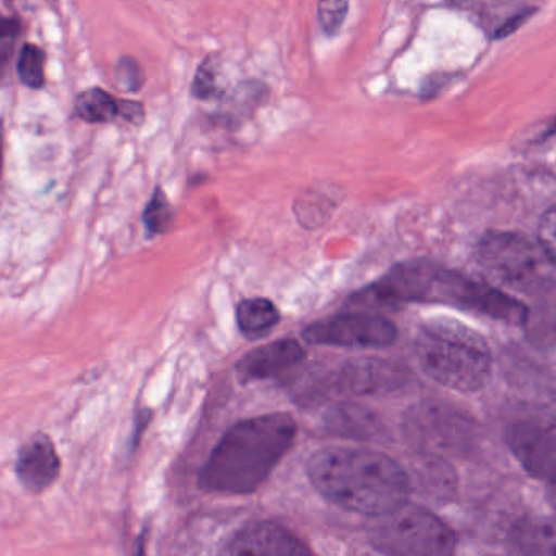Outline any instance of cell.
Returning <instances> with one entry per match:
<instances>
[{
	"label": "cell",
	"mask_w": 556,
	"mask_h": 556,
	"mask_svg": "<svg viewBox=\"0 0 556 556\" xmlns=\"http://www.w3.org/2000/svg\"><path fill=\"white\" fill-rule=\"evenodd\" d=\"M531 15V12L526 13H519V15H516L515 18L511 20V22L508 23V25L503 26L502 29L498 31L500 38L502 36L509 35V33L515 31L518 26H521V23L525 22L528 16Z\"/></svg>",
	"instance_id": "26"
},
{
	"label": "cell",
	"mask_w": 556,
	"mask_h": 556,
	"mask_svg": "<svg viewBox=\"0 0 556 556\" xmlns=\"http://www.w3.org/2000/svg\"><path fill=\"white\" fill-rule=\"evenodd\" d=\"M15 473L20 485L29 493H42L58 480L61 459L48 434H35L23 444L16 457Z\"/></svg>",
	"instance_id": "12"
},
{
	"label": "cell",
	"mask_w": 556,
	"mask_h": 556,
	"mask_svg": "<svg viewBox=\"0 0 556 556\" xmlns=\"http://www.w3.org/2000/svg\"><path fill=\"white\" fill-rule=\"evenodd\" d=\"M392 320L369 313H343L316 320L303 329V339L311 345L339 349H388L397 340Z\"/></svg>",
	"instance_id": "8"
},
{
	"label": "cell",
	"mask_w": 556,
	"mask_h": 556,
	"mask_svg": "<svg viewBox=\"0 0 556 556\" xmlns=\"http://www.w3.org/2000/svg\"><path fill=\"white\" fill-rule=\"evenodd\" d=\"M329 379L332 391L340 394L386 395L407 384L408 371L392 359L358 358L343 363Z\"/></svg>",
	"instance_id": "9"
},
{
	"label": "cell",
	"mask_w": 556,
	"mask_h": 556,
	"mask_svg": "<svg viewBox=\"0 0 556 556\" xmlns=\"http://www.w3.org/2000/svg\"><path fill=\"white\" fill-rule=\"evenodd\" d=\"M554 129L556 130V124H555V127H554Z\"/></svg>",
	"instance_id": "28"
},
{
	"label": "cell",
	"mask_w": 556,
	"mask_h": 556,
	"mask_svg": "<svg viewBox=\"0 0 556 556\" xmlns=\"http://www.w3.org/2000/svg\"><path fill=\"white\" fill-rule=\"evenodd\" d=\"M230 556H314L309 548L283 526L257 522L248 526L231 544Z\"/></svg>",
	"instance_id": "13"
},
{
	"label": "cell",
	"mask_w": 556,
	"mask_h": 556,
	"mask_svg": "<svg viewBox=\"0 0 556 556\" xmlns=\"http://www.w3.org/2000/svg\"><path fill=\"white\" fill-rule=\"evenodd\" d=\"M538 233L545 257L556 267V205L542 215Z\"/></svg>",
	"instance_id": "22"
},
{
	"label": "cell",
	"mask_w": 556,
	"mask_h": 556,
	"mask_svg": "<svg viewBox=\"0 0 556 556\" xmlns=\"http://www.w3.org/2000/svg\"><path fill=\"white\" fill-rule=\"evenodd\" d=\"M505 440L522 469L542 482L556 480V415L547 408H519L506 424Z\"/></svg>",
	"instance_id": "7"
},
{
	"label": "cell",
	"mask_w": 556,
	"mask_h": 556,
	"mask_svg": "<svg viewBox=\"0 0 556 556\" xmlns=\"http://www.w3.org/2000/svg\"><path fill=\"white\" fill-rule=\"evenodd\" d=\"M116 80L127 91H137L143 85V72L132 59H123L117 64Z\"/></svg>",
	"instance_id": "23"
},
{
	"label": "cell",
	"mask_w": 556,
	"mask_h": 556,
	"mask_svg": "<svg viewBox=\"0 0 556 556\" xmlns=\"http://www.w3.org/2000/svg\"><path fill=\"white\" fill-rule=\"evenodd\" d=\"M324 427L337 437L358 438V440H369L381 433L378 417L368 408L352 402H343L329 408L324 415Z\"/></svg>",
	"instance_id": "15"
},
{
	"label": "cell",
	"mask_w": 556,
	"mask_h": 556,
	"mask_svg": "<svg viewBox=\"0 0 556 556\" xmlns=\"http://www.w3.org/2000/svg\"><path fill=\"white\" fill-rule=\"evenodd\" d=\"M123 101L101 88H90L78 94L75 101V114L85 123L101 124L121 117Z\"/></svg>",
	"instance_id": "17"
},
{
	"label": "cell",
	"mask_w": 556,
	"mask_h": 556,
	"mask_svg": "<svg viewBox=\"0 0 556 556\" xmlns=\"http://www.w3.org/2000/svg\"><path fill=\"white\" fill-rule=\"evenodd\" d=\"M414 353L421 371L451 391H482L493 376L492 349L460 320L437 317L421 324Z\"/></svg>",
	"instance_id": "4"
},
{
	"label": "cell",
	"mask_w": 556,
	"mask_h": 556,
	"mask_svg": "<svg viewBox=\"0 0 556 556\" xmlns=\"http://www.w3.org/2000/svg\"><path fill=\"white\" fill-rule=\"evenodd\" d=\"M479 257L492 276L508 283H522L538 273L539 261L534 248L518 235L490 233L480 243Z\"/></svg>",
	"instance_id": "10"
},
{
	"label": "cell",
	"mask_w": 556,
	"mask_h": 556,
	"mask_svg": "<svg viewBox=\"0 0 556 556\" xmlns=\"http://www.w3.org/2000/svg\"><path fill=\"white\" fill-rule=\"evenodd\" d=\"M20 25L15 18L0 15V38H10L18 33Z\"/></svg>",
	"instance_id": "25"
},
{
	"label": "cell",
	"mask_w": 556,
	"mask_h": 556,
	"mask_svg": "<svg viewBox=\"0 0 556 556\" xmlns=\"http://www.w3.org/2000/svg\"><path fill=\"white\" fill-rule=\"evenodd\" d=\"M509 556H556V521L526 518L508 535Z\"/></svg>",
	"instance_id": "14"
},
{
	"label": "cell",
	"mask_w": 556,
	"mask_h": 556,
	"mask_svg": "<svg viewBox=\"0 0 556 556\" xmlns=\"http://www.w3.org/2000/svg\"><path fill=\"white\" fill-rule=\"evenodd\" d=\"M551 498H552V503H554L555 505V508H556V480L555 482H552L551 483Z\"/></svg>",
	"instance_id": "27"
},
{
	"label": "cell",
	"mask_w": 556,
	"mask_h": 556,
	"mask_svg": "<svg viewBox=\"0 0 556 556\" xmlns=\"http://www.w3.org/2000/svg\"><path fill=\"white\" fill-rule=\"evenodd\" d=\"M402 427L407 440L430 456H466L476 441L469 418L437 402H420L408 408Z\"/></svg>",
	"instance_id": "6"
},
{
	"label": "cell",
	"mask_w": 556,
	"mask_h": 556,
	"mask_svg": "<svg viewBox=\"0 0 556 556\" xmlns=\"http://www.w3.org/2000/svg\"><path fill=\"white\" fill-rule=\"evenodd\" d=\"M306 359V349L294 339H280L248 352L237 363L243 382L273 379L296 368Z\"/></svg>",
	"instance_id": "11"
},
{
	"label": "cell",
	"mask_w": 556,
	"mask_h": 556,
	"mask_svg": "<svg viewBox=\"0 0 556 556\" xmlns=\"http://www.w3.org/2000/svg\"><path fill=\"white\" fill-rule=\"evenodd\" d=\"M349 303H352L349 306L363 307L443 303L477 311L516 326L528 320V309L515 298L428 261L397 264L375 283L353 294Z\"/></svg>",
	"instance_id": "2"
},
{
	"label": "cell",
	"mask_w": 556,
	"mask_h": 556,
	"mask_svg": "<svg viewBox=\"0 0 556 556\" xmlns=\"http://www.w3.org/2000/svg\"><path fill=\"white\" fill-rule=\"evenodd\" d=\"M278 323L280 311L267 298H248L238 303L237 324L244 339H264L276 329Z\"/></svg>",
	"instance_id": "16"
},
{
	"label": "cell",
	"mask_w": 556,
	"mask_h": 556,
	"mask_svg": "<svg viewBox=\"0 0 556 556\" xmlns=\"http://www.w3.org/2000/svg\"><path fill=\"white\" fill-rule=\"evenodd\" d=\"M307 477L333 505L378 518L407 505L412 482L407 470L389 457L365 447L329 446L307 459Z\"/></svg>",
	"instance_id": "1"
},
{
	"label": "cell",
	"mask_w": 556,
	"mask_h": 556,
	"mask_svg": "<svg viewBox=\"0 0 556 556\" xmlns=\"http://www.w3.org/2000/svg\"><path fill=\"white\" fill-rule=\"evenodd\" d=\"M296 431V421L283 412L238 421L212 451L199 483L225 495L256 492L293 446Z\"/></svg>",
	"instance_id": "3"
},
{
	"label": "cell",
	"mask_w": 556,
	"mask_h": 556,
	"mask_svg": "<svg viewBox=\"0 0 556 556\" xmlns=\"http://www.w3.org/2000/svg\"><path fill=\"white\" fill-rule=\"evenodd\" d=\"M175 208L162 188H156L143 211V227L150 238L165 235L172 228Z\"/></svg>",
	"instance_id": "19"
},
{
	"label": "cell",
	"mask_w": 556,
	"mask_h": 556,
	"mask_svg": "<svg viewBox=\"0 0 556 556\" xmlns=\"http://www.w3.org/2000/svg\"><path fill=\"white\" fill-rule=\"evenodd\" d=\"M369 542L382 556H454L453 529L428 509L404 505L372 518Z\"/></svg>",
	"instance_id": "5"
},
{
	"label": "cell",
	"mask_w": 556,
	"mask_h": 556,
	"mask_svg": "<svg viewBox=\"0 0 556 556\" xmlns=\"http://www.w3.org/2000/svg\"><path fill=\"white\" fill-rule=\"evenodd\" d=\"M350 0H319L317 18L327 35H336L342 28L349 13Z\"/></svg>",
	"instance_id": "21"
},
{
	"label": "cell",
	"mask_w": 556,
	"mask_h": 556,
	"mask_svg": "<svg viewBox=\"0 0 556 556\" xmlns=\"http://www.w3.org/2000/svg\"><path fill=\"white\" fill-rule=\"evenodd\" d=\"M217 78H215L214 68L208 64L202 65L199 68L198 75L194 80V94L201 100H208L217 94Z\"/></svg>",
	"instance_id": "24"
},
{
	"label": "cell",
	"mask_w": 556,
	"mask_h": 556,
	"mask_svg": "<svg viewBox=\"0 0 556 556\" xmlns=\"http://www.w3.org/2000/svg\"><path fill=\"white\" fill-rule=\"evenodd\" d=\"M46 55L41 48L35 45H25L18 59V75L26 87L41 88L45 85Z\"/></svg>",
	"instance_id": "20"
},
{
	"label": "cell",
	"mask_w": 556,
	"mask_h": 556,
	"mask_svg": "<svg viewBox=\"0 0 556 556\" xmlns=\"http://www.w3.org/2000/svg\"><path fill=\"white\" fill-rule=\"evenodd\" d=\"M333 208H336L333 199L317 189H307V191L301 192L293 205L294 215H296L301 227L309 228V230H316L327 224Z\"/></svg>",
	"instance_id": "18"
}]
</instances>
